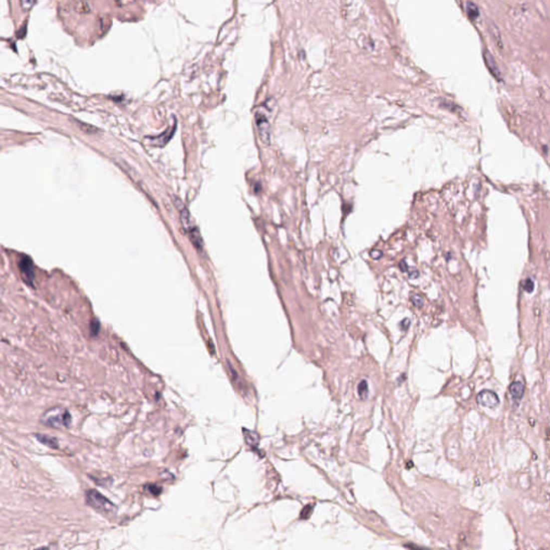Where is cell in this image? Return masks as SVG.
<instances>
[{
  "label": "cell",
  "mask_w": 550,
  "mask_h": 550,
  "mask_svg": "<svg viewBox=\"0 0 550 550\" xmlns=\"http://www.w3.org/2000/svg\"><path fill=\"white\" fill-rule=\"evenodd\" d=\"M275 101L273 98L268 99L264 104L255 112V124L257 127V131L259 133L260 140L265 144L270 143V132H271V122L272 116L274 114Z\"/></svg>",
  "instance_id": "cell-1"
},
{
  "label": "cell",
  "mask_w": 550,
  "mask_h": 550,
  "mask_svg": "<svg viewBox=\"0 0 550 550\" xmlns=\"http://www.w3.org/2000/svg\"><path fill=\"white\" fill-rule=\"evenodd\" d=\"M86 501L88 505H90L93 509L97 510L98 512H101L104 514H111L115 511V505L97 490H94V489L88 490L86 492Z\"/></svg>",
  "instance_id": "cell-2"
},
{
  "label": "cell",
  "mask_w": 550,
  "mask_h": 550,
  "mask_svg": "<svg viewBox=\"0 0 550 550\" xmlns=\"http://www.w3.org/2000/svg\"><path fill=\"white\" fill-rule=\"evenodd\" d=\"M46 425L54 428H60V427H69L70 422H71V415L69 412L63 410H57V411H48L45 415L44 418L42 419Z\"/></svg>",
  "instance_id": "cell-3"
},
{
  "label": "cell",
  "mask_w": 550,
  "mask_h": 550,
  "mask_svg": "<svg viewBox=\"0 0 550 550\" xmlns=\"http://www.w3.org/2000/svg\"><path fill=\"white\" fill-rule=\"evenodd\" d=\"M18 268H19L20 274H22V277H23L25 283L28 284L29 286H31V287H33L34 286V277H36V275H34L33 265H32L31 259L29 257H27V256L22 257L18 262Z\"/></svg>",
  "instance_id": "cell-4"
},
{
  "label": "cell",
  "mask_w": 550,
  "mask_h": 550,
  "mask_svg": "<svg viewBox=\"0 0 550 550\" xmlns=\"http://www.w3.org/2000/svg\"><path fill=\"white\" fill-rule=\"evenodd\" d=\"M477 402L479 405H483L488 408H495L499 404V397L497 393L490 390H484L478 393L477 396Z\"/></svg>",
  "instance_id": "cell-5"
},
{
  "label": "cell",
  "mask_w": 550,
  "mask_h": 550,
  "mask_svg": "<svg viewBox=\"0 0 550 550\" xmlns=\"http://www.w3.org/2000/svg\"><path fill=\"white\" fill-rule=\"evenodd\" d=\"M510 390L515 400H520L525 393V385L521 382H514L510 387Z\"/></svg>",
  "instance_id": "cell-6"
},
{
  "label": "cell",
  "mask_w": 550,
  "mask_h": 550,
  "mask_svg": "<svg viewBox=\"0 0 550 550\" xmlns=\"http://www.w3.org/2000/svg\"><path fill=\"white\" fill-rule=\"evenodd\" d=\"M37 439H38L42 444H44V445H46V446H48V447H51V448H57V447H58V442L56 441V439L51 438V436L38 434V435H37Z\"/></svg>",
  "instance_id": "cell-7"
},
{
  "label": "cell",
  "mask_w": 550,
  "mask_h": 550,
  "mask_svg": "<svg viewBox=\"0 0 550 550\" xmlns=\"http://www.w3.org/2000/svg\"><path fill=\"white\" fill-rule=\"evenodd\" d=\"M244 436L248 444L252 446H256L258 444V436L255 432H251L249 430H244Z\"/></svg>",
  "instance_id": "cell-8"
},
{
  "label": "cell",
  "mask_w": 550,
  "mask_h": 550,
  "mask_svg": "<svg viewBox=\"0 0 550 550\" xmlns=\"http://www.w3.org/2000/svg\"><path fill=\"white\" fill-rule=\"evenodd\" d=\"M485 56H486V59H487V60H486V62H487V65L489 66V68H490V70H491V72H492L493 74H495L496 76H498V73L496 72V70H498V68L495 66V61H493L492 56H491V55L488 56L487 53H485Z\"/></svg>",
  "instance_id": "cell-9"
},
{
  "label": "cell",
  "mask_w": 550,
  "mask_h": 550,
  "mask_svg": "<svg viewBox=\"0 0 550 550\" xmlns=\"http://www.w3.org/2000/svg\"><path fill=\"white\" fill-rule=\"evenodd\" d=\"M358 391H359V394H360L361 398L366 397V394H368V383H366L365 380H362V382L359 384Z\"/></svg>",
  "instance_id": "cell-10"
},
{
  "label": "cell",
  "mask_w": 550,
  "mask_h": 550,
  "mask_svg": "<svg viewBox=\"0 0 550 550\" xmlns=\"http://www.w3.org/2000/svg\"><path fill=\"white\" fill-rule=\"evenodd\" d=\"M145 488H146L147 491L151 492L152 495L155 496V497L159 496L161 493V487H159V486H157V485H149V486H146Z\"/></svg>",
  "instance_id": "cell-11"
},
{
  "label": "cell",
  "mask_w": 550,
  "mask_h": 550,
  "mask_svg": "<svg viewBox=\"0 0 550 550\" xmlns=\"http://www.w3.org/2000/svg\"><path fill=\"white\" fill-rule=\"evenodd\" d=\"M468 5V14L472 17V18H475L477 15H478V10L476 8V5L473 4V3H467Z\"/></svg>",
  "instance_id": "cell-12"
},
{
  "label": "cell",
  "mask_w": 550,
  "mask_h": 550,
  "mask_svg": "<svg viewBox=\"0 0 550 550\" xmlns=\"http://www.w3.org/2000/svg\"><path fill=\"white\" fill-rule=\"evenodd\" d=\"M34 3H36V1H27V0L20 1V5H22L25 10H29Z\"/></svg>",
  "instance_id": "cell-13"
},
{
  "label": "cell",
  "mask_w": 550,
  "mask_h": 550,
  "mask_svg": "<svg viewBox=\"0 0 550 550\" xmlns=\"http://www.w3.org/2000/svg\"><path fill=\"white\" fill-rule=\"evenodd\" d=\"M413 299H414V300H412V301L414 302V304H415L416 306H421V304H422V300H421L420 297H418V295H417V301H416V298H413Z\"/></svg>",
  "instance_id": "cell-14"
},
{
  "label": "cell",
  "mask_w": 550,
  "mask_h": 550,
  "mask_svg": "<svg viewBox=\"0 0 550 550\" xmlns=\"http://www.w3.org/2000/svg\"><path fill=\"white\" fill-rule=\"evenodd\" d=\"M37 550H47V549H46V548H39V549H37Z\"/></svg>",
  "instance_id": "cell-15"
}]
</instances>
